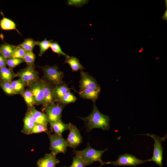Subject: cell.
<instances>
[{"label":"cell","instance_id":"obj_28","mask_svg":"<svg viewBox=\"0 0 167 167\" xmlns=\"http://www.w3.org/2000/svg\"><path fill=\"white\" fill-rule=\"evenodd\" d=\"M0 86L6 94L8 95L16 94L12 87L11 82L0 79Z\"/></svg>","mask_w":167,"mask_h":167},{"label":"cell","instance_id":"obj_35","mask_svg":"<svg viewBox=\"0 0 167 167\" xmlns=\"http://www.w3.org/2000/svg\"><path fill=\"white\" fill-rule=\"evenodd\" d=\"M88 0H70L67 1V3L70 5H73L76 6H81L84 4L87 3Z\"/></svg>","mask_w":167,"mask_h":167},{"label":"cell","instance_id":"obj_2","mask_svg":"<svg viewBox=\"0 0 167 167\" xmlns=\"http://www.w3.org/2000/svg\"><path fill=\"white\" fill-rule=\"evenodd\" d=\"M108 149H106L103 150H99L92 148L88 143L85 149L80 151L75 150L73 152L75 155L80 156L84 160L87 165H90L93 162H99L101 165H105V162L101 159V156Z\"/></svg>","mask_w":167,"mask_h":167},{"label":"cell","instance_id":"obj_39","mask_svg":"<svg viewBox=\"0 0 167 167\" xmlns=\"http://www.w3.org/2000/svg\"><path fill=\"white\" fill-rule=\"evenodd\" d=\"M67 167V166H62V167Z\"/></svg>","mask_w":167,"mask_h":167},{"label":"cell","instance_id":"obj_12","mask_svg":"<svg viewBox=\"0 0 167 167\" xmlns=\"http://www.w3.org/2000/svg\"><path fill=\"white\" fill-rule=\"evenodd\" d=\"M42 84L44 92V104L45 107L54 103L55 100L53 93V88L45 81L40 80Z\"/></svg>","mask_w":167,"mask_h":167},{"label":"cell","instance_id":"obj_15","mask_svg":"<svg viewBox=\"0 0 167 167\" xmlns=\"http://www.w3.org/2000/svg\"><path fill=\"white\" fill-rule=\"evenodd\" d=\"M100 91L101 88H88L80 90L79 94L81 97L95 102L98 98Z\"/></svg>","mask_w":167,"mask_h":167},{"label":"cell","instance_id":"obj_33","mask_svg":"<svg viewBox=\"0 0 167 167\" xmlns=\"http://www.w3.org/2000/svg\"><path fill=\"white\" fill-rule=\"evenodd\" d=\"M26 51L18 45L16 46L11 56L12 57L23 59Z\"/></svg>","mask_w":167,"mask_h":167},{"label":"cell","instance_id":"obj_22","mask_svg":"<svg viewBox=\"0 0 167 167\" xmlns=\"http://www.w3.org/2000/svg\"><path fill=\"white\" fill-rule=\"evenodd\" d=\"M17 76L16 74L6 67L0 69V79L10 82L13 79Z\"/></svg>","mask_w":167,"mask_h":167},{"label":"cell","instance_id":"obj_38","mask_svg":"<svg viewBox=\"0 0 167 167\" xmlns=\"http://www.w3.org/2000/svg\"><path fill=\"white\" fill-rule=\"evenodd\" d=\"M165 8H167V0H165Z\"/></svg>","mask_w":167,"mask_h":167},{"label":"cell","instance_id":"obj_17","mask_svg":"<svg viewBox=\"0 0 167 167\" xmlns=\"http://www.w3.org/2000/svg\"><path fill=\"white\" fill-rule=\"evenodd\" d=\"M35 124L30 114L28 112L24 118V126L21 132L27 135L30 134Z\"/></svg>","mask_w":167,"mask_h":167},{"label":"cell","instance_id":"obj_10","mask_svg":"<svg viewBox=\"0 0 167 167\" xmlns=\"http://www.w3.org/2000/svg\"><path fill=\"white\" fill-rule=\"evenodd\" d=\"M80 79L79 82L80 90L88 88H101L95 79L88 73L81 71Z\"/></svg>","mask_w":167,"mask_h":167},{"label":"cell","instance_id":"obj_3","mask_svg":"<svg viewBox=\"0 0 167 167\" xmlns=\"http://www.w3.org/2000/svg\"><path fill=\"white\" fill-rule=\"evenodd\" d=\"M46 79L50 83L58 86L63 84L64 73L56 65H46L41 67Z\"/></svg>","mask_w":167,"mask_h":167},{"label":"cell","instance_id":"obj_16","mask_svg":"<svg viewBox=\"0 0 167 167\" xmlns=\"http://www.w3.org/2000/svg\"><path fill=\"white\" fill-rule=\"evenodd\" d=\"M64 63L68 64L70 66L72 71H82L84 68L79 62V60L74 56L70 57L69 56L66 58Z\"/></svg>","mask_w":167,"mask_h":167},{"label":"cell","instance_id":"obj_8","mask_svg":"<svg viewBox=\"0 0 167 167\" xmlns=\"http://www.w3.org/2000/svg\"><path fill=\"white\" fill-rule=\"evenodd\" d=\"M64 105L54 103L45 107V111L49 123L61 120L62 113Z\"/></svg>","mask_w":167,"mask_h":167},{"label":"cell","instance_id":"obj_20","mask_svg":"<svg viewBox=\"0 0 167 167\" xmlns=\"http://www.w3.org/2000/svg\"><path fill=\"white\" fill-rule=\"evenodd\" d=\"M0 27L3 30H15L19 34V32L16 28V25L15 23L11 19L3 17L0 20Z\"/></svg>","mask_w":167,"mask_h":167},{"label":"cell","instance_id":"obj_9","mask_svg":"<svg viewBox=\"0 0 167 167\" xmlns=\"http://www.w3.org/2000/svg\"><path fill=\"white\" fill-rule=\"evenodd\" d=\"M68 124L70 132L66 140L68 146L75 148L82 143V137L79 130L75 125L71 123Z\"/></svg>","mask_w":167,"mask_h":167},{"label":"cell","instance_id":"obj_19","mask_svg":"<svg viewBox=\"0 0 167 167\" xmlns=\"http://www.w3.org/2000/svg\"><path fill=\"white\" fill-rule=\"evenodd\" d=\"M16 46L7 43L0 45V54L6 59L11 57Z\"/></svg>","mask_w":167,"mask_h":167},{"label":"cell","instance_id":"obj_21","mask_svg":"<svg viewBox=\"0 0 167 167\" xmlns=\"http://www.w3.org/2000/svg\"><path fill=\"white\" fill-rule=\"evenodd\" d=\"M70 90L67 85L64 84L53 88V93L55 100L58 101Z\"/></svg>","mask_w":167,"mask_h":167},{"label":"cell","instance_id":"obj_31","mask_svg":"<svg viewBox=\"0 0 167 167\" xmlns=\"http://www.w3.org/2000/svg\"><path fill=\"white\" fill-rule=\"evenodd\" d=\"M50 48L53 52L58 54L59 55H62L65 58L69 56L64 53L61 49V48L57 42L52 41Z\"/></svg>","mask_w":167,"mask_h":167},{"label":"cell","instance_id":"obj_27","mask_svg":"<svg viewBox=\"0 0 167 167\" xmlns=\"http://www.w3.org/2000/svg\"><path fill=\"white\" fill-rule=\"evenodd\" d=\"M21 94L28 106L30 108L33 107L35 103L33 96L30 90H24Z\"/></svg>","mask_w":167,"mask_h":167},{"label":"cell","instance_id":"obj_30","mask_svg":"<svg viewBox=\"0 0 167 167\" xmlns=\"http://www.w3.org/2000/svg\"><path fill=\"white\" fill-rule=\"evenodd\" d=\"M35 58V55L32 51H26L23 59L28 66L34 67Z\"/></svg>","mask_w":167,"mask_h":167},{"label":"cell","instance_id":"obj_4","mask_svg":"<svg viewBox=\"0 0 167 167\" xmlns=\"http://www.w3.org/2000/svg\"><path fill=\"white\" fill-rule=\"evenodd\" d=\"M150 137L154 140L153 155L150 161L155 162L158 165L161 167L162 166L163 153L164 149L162 145V142L166 139L167 136L161 138L154 134H144Z\"/></svg>","mask_w":167,"mask_h":167},{"label":"cell","instance_id":"obj_36","mask_svg":"<svg viewBox=\"0 0 167 167\" xmlns=\"http://www.w3.org/2000/svg\"><path fill=\"white\" fill-rule=\"evenodd\" d=\"M6 60L0 54V69L6 67Z\"/></svg>","mask_w":167,"mask_h":167},{"label":"cell","instance_id":"obj_13","mask_svg":"<svg viewBox=\"0 0 167 167\" xmlns=\"http://www.w3.org/2000/svg\"><path fill=\"white\" fill-rule=\"evenodd\" d=\"M60 161L56 157V155L51 152L46 153L37 161V167H56Z\"/></svg>","mask_w":167,"mask_h":167},{"label":"cell","instance_id":"obj_24","mask_svg":"<svg viewBox=\"0 0 167 167\" xmlns=\"http://www.w3.org/2000/svg\"><path fill=\"white\" fill-rule=\"evenodd\" d=\"M12 87L15 92L17 94H22L24 90L25 84L20 79L12 81L11 82Z\"/></svg>","mask_w":167,"mask_h":167},{"label":"cell","instance_id":"obj_23","mask_svg":"<svg viewBox=\"0 0 167 167\" xmlns=\"http://www.w3.org/2000/svg\"><path fill=\"white\" fill-rule=\"evenodd\" d=\"M36 41L32 38H28L25 39L18 46L25 51H32L34 46L36 45Z\"/></svg>","mask_w":167,"mask_h":167},{"label":"cell","instance_id":"obj_34","mask_svg":"<svg viewBox=\"0 0 167 167\" xmlns=\"http://www.w3.org/2000/svg\"><path fill=\"white\" fill-rule=\"evenodd\" d=\"M48 131L47 125L40 124H35L30 134H37Z\"/></svg>","mask_w":167,"mask_h":167},{"label":"cell","instance_id":"obj_7","mask_svg":"<svg viewBox=\"0 0 167 167\" xmlns=\"http://www.w3.org/2000/svg\"><path fill=\"white\" fill-rule=\"evenodd\" d=\"M16 75L27 86H30L37 81L38 79V72L34 69V67L31 66L21 70Z\"/></svg>","mask_w":167,"mask_h":167},{"label":"cell","instance_id":"obj_11","mask_svg":"<svg viewBox=\"0 0 167 167\" xmlns=\"http://www.w3.org/2000/svg\"><path fill=\"white\" fill-rule=\"evenodd\" d=\"M30 86L29 90L33 96L35 104L43 105L44 92L41 81H37Z\"/></svg>","mask_w":167,"mask_h":167},{"label":"cell","instance_id":"obj_1","mask_svg":"<svg viewBox=\"0 0 167 167\" xmlns=\"http://www.w3.org/2000/svg\"><path fill=\"white\" fill-rule=\"evenodd\" d=\"M80 118L84 122L88 132L94 128H100L104 131H108L110 129L109 117L101 113L95 103L93 104L92 112L89 115Z\"/></svg>","mask_w":167,"mask_h":167},{"label":"cell","instance_id":"obj_26","mask_svg":"<svg viewBox=\"0 0 167 167\" xmlns=\"http://www.w3.org/2000/svg\"><path fill=\"white\" fill-rule=\"evenodd\" d=\"M76 100V97L70 90L58 101L64 105L74 102Z\"/></svg>","mask_w":167,"mask_h":167},{"label":"cell","instance_id":"obj_5","mask_svg":"<svg viewBox=\"0 0 167 167\" xmlns=\"http://www.w3.org/2000/svg\"><path fill=\"white\" fill-rule=\"evenodd\" d=\"M150 161V159L147 160H140L135 156L129 154H125L119 156L115 161L105 162V164H112L114 166H131L137 165Z\"/></svg>","mask_w":167,"mask_h":167},{"label":"cell","instance_id":"obj_14","mask_svg":"<svg viewBox=\"0 0 167 167\" xmlns=\"http://www.w3.org/2000/svg\"><path fill=\"white\" fill-rule=\"evenodd\" d=\"M35 124L47 125L48 121L46 114L38 111L33 107L28 112Z\"/></svg>","mask_w":167,"mask_h":167},{"label":"cell","instance_id":"obj_29","mask_svg":"<svg viewBox=\"0 0 167 167\" xmlns=\"http://www.w3.org/2000/svg\"><path fill=\"white\" fill-rule=\"evenodd\" d=\"M6 65L11 70L16 66L24 62L23 59L16 58L12 57L6 59Z\"/></svg>","mask_w":167,"mask_h":167},{"label":"cell","instance_id":"obj_6","mask_svg":"<svg viewBox=\"0 0 167 167\" xmlns=\"http://www.w3.org/2000/svg\"><path fill=\"white\" fill-rule=\"evenodd\" d=\"M50 140L49 149L55 155L59 153H65L67 151L68 145L66 140L62 135L56 134L49 135Z\"/></svg>","mask_w":167,"mask_h":167},{"label":"cell","instance_id":"obj_37","mask_svg":"<svg viewBox=\"0 0 167 167\" xmlns=\"http://www.w3.org/2000/svg\"><path fill=\"white\" fill-rule=\"evenodd\" d=\"M161 18L162 20L167 21V8H165V10L164 12V15Z\"/></svg>","mask_w":167,"mask_h":167},{"label":"cell","instance_id":"obj_32","mask_svg":"<svg viewBox=\"0 0 167 167\" xmlns=\"http://www.w3.org/2000/svg\"><path fill=\"white\" fill-rule=\"evenodd\" d=\"M86 165L83 159L79 156L75 155L73 157V161L69 167H85Z\"/></svg>","mask_w":167,"mask_h":167},{"label":"cell","instance_id":"obj_18","mask_svg":"<svg viewBox=\"0 0 167 167\" xmlns=\"http://www.w3.org/2000/svg\"><path fill=\"white\" fill-rule=\"evenodd\" d=\"M50 126L55 132V134L62 135V133L65 131L69 130L68 124L63 123L62 120L50 123Z\"/></svg>","mask_w":167,"mask_h":167},{"label":"cell","instance_id":"obj_25","mask_svg":"<svg viewBox=\"0 0 167 167\" xmlns=\"http://www.w3.org/2000/svg\"><path fill=\"white\" fill-rule=\"evenodd\" d=\"M52 40H47L46 38L41 41H37L36 45H38L40 48L39 54L40 56H41L50 47Z\"/></svg>","mask_w":167,"mask_h":167}]
</instances>
